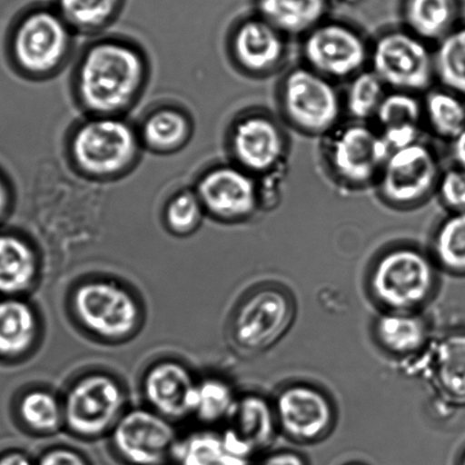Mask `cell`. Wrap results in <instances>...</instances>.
<instances>
[{
  "instance_id": "obj_8",
  "label": "cell",
  "mask_w": 465,
  "mask_h": 465,
  "mask_svg": "<svg viewBox=\"0 0 465 465\" xmlns=\"http://www.w3.org/2000/svg\"><path fill=\"white\" fill-rule=\"evenodd\" d=\"M113 447L129 465H164L173 459L177 432L170 420L153 411L134 409L113 428Z\"/></svg>"
},
{
  "instance_id": "obj_18",
  "label": "cell",
  "mask_w": 465,
  "mask_h": 465,
  "mask_svg": "<svg viewBox=\"0 0 465 465\" xmlns=\"http://www.w3.org/2000/svg\"><path fill=\"white\" fill-rule=\"evenodd\" d=\"M228 422L225 431L252 455L272 442L278 427L274 406L260 395H246L238 399Z\"/></svg>"
},
{
  "instance_id": "obj_2",
  "label": "cell",
  "mask_w": 465,
  "mask_h": 465,
  "mask_svg": "<svg viewBox=\"0 0 465 465\" xmlns=\"http://www.w3.org/2000/svg\"><path fill=\"white\" fill-rule=\"evenodd\" d=\"M374 300L388 312H408L426 304L436 284L431 261L413 248H395L379 257L369 278Z\"/></svg>"
},
{
  "instance_id": "obj_33",
  "label": "cell",
  "mask_w": 465,
  "mask_h": 465,
  "mask_svg": "<svg viewBox=\"0 0 465 465\" xmlns=\"http://www.w3.org/2000/svg\"><path fill=\"white\" fill-rule=\"evenodd\" d=\"M124 0H57L56 11L70 28H102L115 17Z\"/></svg>"
},
{
  "instance_id": "obj_31",
  "label": "cell",
  "mask_w": 465,
  "mask_h": 465,
  "mask_svg": "<svg viewBox=\"0 0 465 465\" xmlns=\"http://www.w3.org/2000/svg\"><path fill=\"white\" fill-rule=\"evenodd\" d=\"M426 112L440 137L453 142L465 130V98L450 90L432 93L427 99Z\"/></svg>"
},
{
  "instance_id": "obj_38",
  "label": "cell",
  "mask_w": 465,
  "mask_h": 465,
  "mask_svg": "<svg viewBox=\"0 0 465 465\" xmlns=\"http://www.w3.org/2000/svg\"><path fill=\"white\" fill-rule=\"evenodd\" d=\"M35 465H90L83 455L74 450L53 449L46 451Z\"/></svg>"
},
{
  "instance_id": "obj_16",
  "label": "cell",
  "mask_w": 465,
  "mask_h": 465,
  "mask_svg": "<svg viewBox=\"0 0 465 465\" xmlns=\"http://www.w3.org/2000/svg\"><path fill=\"white\" fill-rule=\"evenodd\" d=\"M197 382L182 363L162 361L144 374V399L153 412L168 420H183L193 414Z\"/></svg>"
},
{
  "instance_id": "obj_19",
  "label": "cell",
  "mask_w": 465,
  "mask_h": 465,
  "mask_svg": "<svg viewBox=\"0 0 465 465\" xmlns=\"http://www.w3.org/2000/svg\"><path fill=\"white\" fill-rule=\"evenodd\" d=\"M237 61L252 72H265L277 65L283 55L282 33L257 17L242 22L233 37Z\"/></svg>"
},
{
  "instance_id": "obj_32",
  "label": "cell",
  "mask_w": 465,
  "mask_h": 465,
  "mask_svg": "<svg viewBox=\"0 0 465 465\" xmlns=\"http://www.w3.org/2000/svg\"><path fill=\"white\" fill-rule=\"evenodd\" d=\"M433 254L447 271L465 272V212L451 214L438 228Z\"/></svg>"
},
{
  "instance_id": "obj_40",
  "label": "cell",
  "mask_w": 465,
  "mask_h": 465,
  "mask_svg": "<svg viewBox=\"0 0 465 465\" xmlns=\"http://www.w3.org/2000/svg\"><path fill=\"white\" fill-rule=\"evenodd\" d=\"M0 465H35L28 455L19 450L0 454Z\"/></svg>"
},
{
  "instance_id": "obj_29",
  "label": "cell",
  "mask_w": 465,
  "mask_h": 465,
  "mask_svg": "<svg viewBox=\"0 0 465 465\" xmlns=\"http://www.w3.org/2000/svg\"><path fill=\"white\" fill-rule=\"evenodd\" d=\"M237 401L232 387L223 379L206 378L197 382L193 415L205 424L228 421Z\"/></svg>"
},
{
  "instance_id": "obj_43",
  "label": "cell",
  "mask_w": 465,
  "mask_h": 465,
  "mask_svg": "<svg viewBox=\"0 0 465 465\" xmlns=\"http://www.w3.org/2000/svg\"><path fill=\"white\" fill-rule=\"evenodd\" d=\"M460 465H465V454L463 456L462 460H460Z\"/></svg>"
},
{
  "instance_id": "obj_42",
  "label": "cell",
  "mask_w": 465,
  "mask_h": 465,
  "mask_svg": "<svg viewBox=\"0 0 465 465\" xmlns=\"http://www.w3.org/2000/svg\"><path fill=\"white\" fill-rule=\"evenodd\" d=\"M10 191H8L6 183L0 178V221L5 218L8 209H10Z\"/></svg>"
},
{
  "instance_id": "obj_5",
  "label": "cell",
  "mask_w": 465,
  "mask_h": 465,
  "mask_svg": "<svg viewBox=\"0 0 465 465\" xmlns=\"http://www.w3.org/2000/svg\"><path fill=\"white\" fill-rule=\"evenodd\" d=\"M72 304L81 324L104 340H125L138 327L137 301L114 282L94 280L80 284Z\"/></svg>"
},
{
  "instance_id": "obj_27",
  "label": "cell",
  "mask_w": 465,
  "mask_h": 465,
  "mask_svg": "<svg viewBox=\"0 0 465 465\" xmlns=\"http://www.w3.org/2000/svg\"><path fill=\"white\" fill-rule=\"evenodd\" d=\"M173 460L177 465H250L228 449L223 433L197 431L178 440Z\"/></svg>"
},
{
  "instance_id": "obj_3",
  "label": "cell",
  "mask_w": 465,
  "mask_h": 465,
  "mask_svg": "<svg viewBox=\"0 0 465 465\" xmlns=\"http://www.w3.org/2000/svg\"><path fill=\"white\" fill-rule=\"evenodd\" d=\"M295 302L278 287H263L242 302L232 322V338L246 354H259L278 342L295 319Z\"/></svg>"
},
{
  "instance_id": "obj_12",
  "label": "cell",
  "mask_w": 465,
  "mask_h": 465,
  "mask_svg": "<svg viewBox=\"0 0 465 465\" xmlns=\"http://www.w3.org/2000/svg\"><path fill=\"white\" fill-rule=\"evenodd\" d=\"M438 163L430 149L422 143L391 152L381 171V191L395 204H412L435 186Z\"/></svg>"
},
{
  "instance_id": "obj_30",
  "label": "cell",
  "mask_w": 465,
  "mask_h": 465,
  "mask_svg": "<svg viewBox=\"0 0 465 465\" xmlns=\"http://www.w3.org/2000/svg\"><path fill=\"white\" fill-rule=\"evenodd\" d=\"M17 413L26 428L39 433L55 432L64 423L63 404L46 391L25 392L17 406Z\"/></svg>"
},
{
  "instance_id": "obj_4",
  "label": "cell",
  "mask_w": 465,
  "mask_h": 465,
  "mask_svg": "<svg viewBox=\"0 0 465 465\" xmlns=\"http://www.w3.org/2000/svg\"><path fill=\"white\" fill-rule=\"evenodd\" d=\"M72 155L84 173L108 177L121 173L137 153V137L128 124L114 116H98L75 131Z\"/></svg>"
},
{
  "instance_id": "obj_7",
  "label": "cell",
  "mask_w": 465,
  "mask_h": 465,
  "mask_svg": "<svg viewBox=\"0 0 465 465\" xmlns=\"http://www.w3.org/2000/svg\"><path fill=\"white\" fill-rule=\"evenodd\" d=\"M70 25L51 8L26 13L15 26L12 52L16 64L28 74H43L61 64L69 48Z\"/></svg>"
},
{
  "instance_id": "obj_21",
  "label": "cell",
  "mask_w": 465,
  "mask_h": 465,
  "mask_svg": "<svg viewBox=\"0 0 465 465\" xmlns=\"http://www.w3.org/2000/svg\"><path fill=\"white\" fill-rule=\"evenodd\" d=\"M39 332L33 307L20 297L0 300V359L16 360L33 349Z\"/></svg>"
},
{
  "instance_id": "obj_14",
  "label": "cell",
  "mask_w": 465,
  "mask_h": 465,
  "mask_svg": "<svg viewBox=\"0 0 465 465\" xmlns=\"http://www.w3.org/2000/svg\"><path fill=\"white\" fill-rule=\"evenodd\" d=\"M391 153L381 134L354 124L333 139L331 159L337 174L347 183H365L382 171Z\"/></svg>"
},
{
  "instance_id": "obj_6",
  "label": "cell",
  "mask_w": 465,
  "mask_h": 465,
  "mask_svg": "<svg viewBox=\"0 0 465 465\" xmlns=\"http://www.w3.org/2000/svg\"><path fill=\"white\" fill-rule=\"evenodd\" d=\"M125 403L120 383L107 374L94 373L70 388L63 403L64 423L75 435L94 438L114 428Z\"/></svg>"
},
{
  "instance_id": "obj_26",
  "label": "cell",
  "mask_w": 465,
  "mask_h": 465,
  "mask_svg": "<svg viewBox=\"0 0 465 465\" xmlns=\"http://www.w3.org/2000/svg\"><path fill=\"white\" fill-rule=\"evenodd\" d=\"M376 338L383 350L392 355H412L428 341V327L418 315L408 312H387L374 326Z\"/></svg>"
},
{
  "instance_id": "obj_34",
  "label": "cell",
  "mask_w": 465,
  "mask_h": 465,
  "mask_svg": "<svg viewBox=\"0 0 465 465\" xmlns=\"http://www.w3.org/2000/svg\"><path fill=\"white\" fill-rule=\"evenodd\" d=\"M189 124L186 116L174 110H162L149 116L143 124L144 142L159 151L180 146L187 138Z\"/></svg>"
},
{
  "instance_id": "obj_15",
  "label": "cell",
  "mask_w": 465,
  "mask_h": 465,
  "mask_svg": "<svg viewBox=\"0 0 465 465\" xmlns=\"http://www.w3.org/2000/svg\"><path fill=\"white\" fill-rule=\"evenodd\" d=\"M196 193L204 209L224 220L246 218L259 202V192L250 175L232 166L207 173L198 183Z\"/></svg>"
},
{
  "instance_id": "obj_13",
  "label": "cell",
  "mask_w": 465,
  "mask_h": 465,
  "mask_svg": "<svg viewBox=\"0 0 465 465\" xmlns=\"http://www.w3.org/2000/svg\"><path fill=\"white\" fill-rule=\"evenodd\" d=\"M307 62L322 75L345 78L362 69L367 47L360 35L349 26L320 25L305 40Z\"/></svg>"
},
{
  "instance_id": "obj_41",
  "label": "cell",
  "mask_w": 465,
  "mask_h": 465,
  "mask_svg": "<svg viewBox=\"0 0 465 465\" xmlns=\"http://www.w3.org/2000/svg\"><path fill=\"white\" fill-rule=\"evenodd\" d=\"M451 153H453L456 166L465 171V130L453 140Z\"/></svg>"
},
{
  "instance_id": "obj_37",
  "label": "cell",
  "mask_w": 465,
  "mask_h": 465,
  "mask_svg": "<svg viewBox=\"0 0 465 465\" xmlns=\"http://www.w3.org/2000/svg\"><path fill=\"white\" fill-rule=\"evenodd\" d=\"M442 202L453 213L465 212V171L455 166L442 175L440 183Z\"/></svg>"
},
{
  "instance_id": "obj_1",
  "label": "cell",
  "mask_w": 465,
  "mask_h": 465,
  "mask_svg": "<svg viewBox=\"0 0 465 465\" xmlns=\"http://www.w3.org/2000/svg\"><path fill=\"white\" fill-rule=\"evenodd\" d=\"M143 74L142 56L134 49L119 43L99 44L81 63V101L101 116L114 114L134 101Z\"/></svg>"
},
{
  "instance_id": "obj_36",
  "label": "cell",
  "mask_w": 465,
  "mask_h": 465,
  "mask_svg": "<svg viewBox=\"0 0 465 465\" xmlns=\"http://www.w3.org/2000/svg\"><path fill=\"white\" fill-rule=\"evenodd\" d=\"M203 211H204V206L196 193H180L171 200L166 207V223L175 233L192 232L200 224Z\"/></svg>"
},
{
  "instance_id": "obj_28",
  "label": "cell",
  "mask_w": 465,
  "mask_h": 465,
  "mask_svg": "<svg viewBox=\"0 0 465 465\" xmlns=\"http://www.w3.org/2000/svg\"><path fill=\"white\" fill-rule=\"evenodd\" d=\"M433 63L446 89L465 98V24L456 25L440 40Z\"/></svg>"
},
{
  "instance_id": "obj_44",
  "label": "cell",
  "mask_w": 465,
  "mask_h": 465,
  "mask_svg": "<svg viewBox=\"0 0 465 465\" xmlns=\"http://www.w3.org/2000/svg\"><path fill=\"white\" fill-rule=\"evenodd\" d=\"M351 465H360V464H351Z\"/></svg>"
},
{
  "instance_id": "obj_25",
  "label": "cell",
  "mask_w": 465,
  "mask_h": 465,
  "mask_svg": "<svg viewBox=\"0 0 465 465\" xmlns=\"http://www.w3.org/2000/svg\"><path fill=\"white\" fill-rule=\"evenodd\" d=\"M460 0H405L406 24L419 38L445 37L459 25Z\"/></svg>"
},
{
  "instance_id": "obj_22",
  "label": "cell",
  "mask_w": 465,
  "mask_h": 465,
  "mask_svg": "<svg viewBox=\"0 0 465 465\" xmlns=\"http://www.w3.org/2000/svg\"><path fill=\"white\" fill-rule=\"evenodd\" d=\"M421 115V106L408 93H394L383 98L377 119L391 152L417 143Z\"/></svg>"
},
{
  "instance_id": "obj_10",
  "label": "cell",
  "mask_w": 465,
  "mask_h": 465,
  "mask_svg": "<svg viewBox=\"0 0 465 465\" xmlns=\"http://www.w3.org/2000/svg\"><path fill=\"white\" fill-rule=\"evenodd\" d=\"M284 112L292 124L309 133L331 129L340 117V98L323 75L297 69L288 74L282 90Z\"/></svg>"
},
{
  "instance_id": "obj_23",
  "label": "cell",
  "mask_w": 465,
  "mask_h": 465,
  "mask_svg": "<svg viewBox=\"0 0 465 465\" xmlns=\"http://www.w3.org/2000/svg\"><path fill=\"white\" fill-rule=\"evenodd\" d=\"M329 0H257L260 17L284 34H302L320 25Z\"/></svg>"
},
{
  "instance_id": "obj_11",
  "label": "cell",
  "mask_w": 465,
  "mask_h": 465,
  "mask_svg": "<svg viewBox=\"0 0 465 465\" xmlns=\"http://www.w3.org/2000/svg\"><path fill=\"white\" fill-rule=\"evenodd\" d=\"M278 427L298 442L322 440L331 432L335 412L331 400L318 388L292 385L284 388L273 404Z\"/></svg>"
},
{
  "instance_id": "obj_24",
  "label": "cell",
  "mask_w": 465,
  "mask_h": 465,
  "mask_svg": "<svg viewBox=\"0 0 465 465\" xmlns=\"http://www.w3.org/2000/svg\"><path fill=\"white\" fill-rule=\"evenodd\" d=\"M433 378L447 401L465 404V332L450 333L438 342Z\"/></svg>"
},
{
  "instance_id": "obj_9",
  "label": "cell",
  "mask_w": 465,
  "mask_h": 465,
  "mask_svg": "<svg viewBox=\"0 0 465 465\" xmlns=\"http://www.w3.org/2000/svg\"><path fill=\"white\" fill-rule=\"evenodd\" d=\"M373 72L383 84L401 90L426 89L431 84L435 63L418 37L405 33L382 35L372 54Z\"/></svg>"
},
{
  "instance_id": "obj_20",
  "label": "cell",
  "mask_w": 465,
  "mask_h": 465,
  "mask_svg": "<svg viewBox=\"0 0 465 465\" xmlns=\"http://www.w3.org/2000/svg\"><path fill=\"white\" fill-rule=\"evenodd\" d=\"M38 272L33 246L16 234L0 233V295H24L33 288Z\"/></svg>"
},
{
  "instance_id": "obj_39",
  "label": "cell",
  "mask_w": 465,
  "mask_h": 465,
  "mask_svg": "<svg viewBox=\"0 0 465 465\" xmlns=\"http://www.w3.org/2000/svg\"><path fill=\"white\" fill-rule=\"evenodd\" d=\"M257 465H307L302 455L292 450L275 451L266 456Z\"/></svg>"
},
{
  "instance_id": "obj_17",
  "label": "cell",
  "mask_w": 465,
  "mask_h": 465,
  "mask_svg": "<svg viewBox=\"0 0 465 465\" xmlns=\"http://www.w3.org/2000/svg\"><path fill=\"white\" fill-rule=\"evenodd\" d=\"M234 156L243 168L265 173L278 163L283 153V139L278 125L264 116H251L234 126Z\"/></svg>"
},
{
  "instance_id": "obj_35",
  "label": "cell",
  "mask_w": 465,
  "mask_h": 465,
  "mask_svg": "<svg viewBox=\"0 0 465 465\" xmlns=\"http://www.w3.org/2000/svg\"><path fill=\"white\" fill-rule=\"evenodd\" d=\"M383 83L374 72H363L351 83L347 94V106L356 119L377 115L383 101Z\"/></svg>"
}]
</instances>
